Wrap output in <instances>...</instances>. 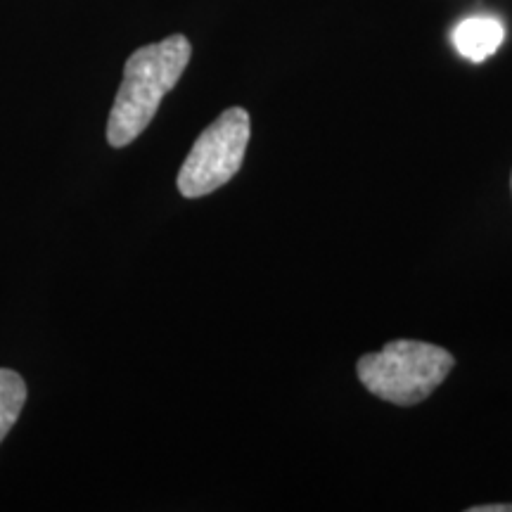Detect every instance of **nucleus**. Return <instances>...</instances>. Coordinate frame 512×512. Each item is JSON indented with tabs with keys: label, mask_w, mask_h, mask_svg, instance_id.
Wrapping results in <instances>:
<instances>
[{
	"label": "nucleus",
	"mask_w": 512,
	"mask_h": 512,
	"mask_svg": "<svg viewBox=\"0 0 512 512\" xmlns=\"http://www.w3.org/2000/svg\"><path fill=\"white\" fill-rule=\"evenodd\" d=\"M252 119L242 107H230L195 140L188 159L178 171V190L188 200L219 190L240 171L245 159Z\"/></svg>",
	"instance_id": "3"
},
{
	"label": "nucleus",
	"mask_w": 512,
	"mask_h": 512,
	"mask_svg": "<svg viewBox=\"0 0 512 512\" xmlns=\"http://www.w3.org/2000/svg\"><path fill=\"white\" fill-rule=\"evenodd\" d=\"M456 366L444 347L413 339H396L375 354L361 356L356 373L363 387L377 399L396 406L425 401Z\"/></svg>",
	"instance_id": "2"
},
{
	"label": "nucleus",
	"mask_w": 512,
	"mask_h": 512,
	"mask_svg": "<svg viewBox=\"0 0 512 512\" xmlns=\"http://www.w3.org/2000/svg\"><path fill=\"white\" fill-rule=\"evenodd\" d=\"M470 512H512L510 503H496V505H475Z\"/></svg>",
	"instance_id": "6"
},
{
	"label": "nucleus",
	"mask_w": 512,
	"mask_h": 512,
	"mask_svg": "<svg viewBox=\"0 0 512 512\" xmlns=\"http://www.w3.org/2000/svg\"><path fill=\"white\" fill-rule=\"evenodd\" d=\"M505 36L503 24L494 17H470L463 19L453 29V46L465 60L484 62L501 48Z\"/></svg>",
	"instance_id": "4"
},
{
	"label": "nucleus",
	"mask_w": 512,
	"mask_h": 512,
	"mask_svg": "<svg viewBox=\"0 0 512 512\" xmlns=\"http://www.w3.org/2000/svg\"><path fill=\"white\" fill-rule=\"evenodd\" d=\"M27 401V384L15 370L0 368V441L8 437Z\"/></svg>",
	"instance_id": "5"
},
{
	"label": "nucleus",
	"mask_w": 512,
	"mask_h": 512,
	"mask_svg": "<svg viewBox=\"0 0 512 512\" xmlns=\"http://www.w3.org/2000/svg\"><path fill=\"white\" fill-rule=\"evenodd\" d=\"M190 55L192 46L188 38L174 34L138 48L128 57L124 81L107 121V140L112 147H126L150 126L166 93L174 91L183 76Z\"/></svg>",
	"instance_id": "1"
}]
</instances>
